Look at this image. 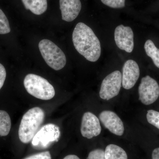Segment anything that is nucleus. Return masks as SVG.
Instances as JSON below:
<instances>
[{
  "mask_svg": "<svg viewBox=\"0 0 159 159\" xmlns=\"http://www.w3.org/2000/svg\"><path fill=\"white\" fill-rule=\"evenodd\" d=\"M75 49L91 62H96L101 55L100 41L94 31L84 23L80 22L74 28L72 36Z\"/></svg>",
  "mask_w": 159,
  "mask_h": 159,
  "instance_id": "nucleus-1",
  "label": "nucleus"
},
{
  "mask_svg": "<svg viewBox=\"0 0 159 159\" xmlns=\"http://www.w3.org/2000/svg\"><path fill=\"white\" fill-rule=\"evenodd\" d=\"M44 118V112L39 107L30 109L25 113L19 129L20 141L25 144L31 142L43 122Z\"/></svg>",
  "mask_w": 159,
  "mask_h": 159,
  "instance_id": "nucleus-2",
  "label": "nucleus"
},
{
  "mask_svg": "<svg viewBox=\"0 0 159 159\" xmlns=\"http://www.w3.org/2000/svg\"><path fill=\"white\" fill-rule=\"evenodd\" d=\"M24 86L29 94L42 100H50L55 96L54 88L48 80L34 74L26 75Z\"/></svg>",
  "mask_w": 159,
  "mask_h": 159,
  "instance_id": "nucleus-3",
  "label": "nucleus"
},
{
  "mask_svg": "<svg viewBox=\"0 0 159 159\" xmlns=\"http://www.w3.org/2000/svg\"><path fill=\"white\" fill-rule=\"evenodd\" d=\"M40 52L45 61L55 70H59L66 63L65 54L55 44L48 39H44L39 44Z\"/></svg>",
  "mask_w": 159,
  "mask_h": 159,
  "instance_id": "nucleus-4",
  "label": "nucleus"
},
{
  "mask_svg": "<svg viewBox=\"0 0 159 159\" xmlns=\"http://www.w3.org/2000/svg\"><path fill=\"white\" fill-rule=\"evenodd\" d=\"M60 130L58 126L54 124L43 125L32 140L33 146L38 148H47L54 142H57L60 137Z\"/></svg>",
  "mask_w": 159,
  "mask_h": 159,
  "instance_id": "nucleus-5",
  "label": "nucleus"
},
{
  "mask_svg": "<svg viewBox=\"0 0 159 159\" xmlns=\"http://www.w3.org/2000/svg\"><path fill=\"white\" fill-rule=\"evenodd\" d=\"M122 83V74L119 71H114L102 80L99 91L102 99L109 100L119 94Z\"/></svg>",
  "mask_w": 159,
  "mask_h": 159,
  "instance_id": "nucleus-6",
  "label": "nucleus"
},
{
  "mask_svg": "<svg viewBox=\"0 0 159 159\" xmlns=\"http://www.w3.org/2000/svg\"><path fill=\"white\" fill-rule=\"evenodd\" d=\"M139 99L143 104L150 105L159 97V85L155 80L149 76L143 77L139 88Z\"/></svg>",
  "mask_w": 159,
  "mask_h": 159,
  "instance_id": "nucleus-7",
  "label": "nucleus"
},
{
  "mask_svg": "<svg viewBox=\"0 0 159 159\" xmlns=\"http://www.w3.org/2000/svg\"><path fill=\"white\" fill-rule=\"evenodd\" d=\"M117 47L127 53H131L134 48V35L132 29L128 26L120 25L116 28L114 33Z\"/></svg>",
  "mask_w": 159,
  "mask_h": 159,
  "instance_id": "nucleus-8",
  "label": "nucleus"
},
{
  "mask_svg": "<svg viewBox=\"0 0 159 159\" xmlns=\"http://www.w3.org/2000/svg\"><path fill=\"white\" fill-rule=\"evenodd\" d=\"M80 132L82 136L88 139L99 135L101 132L99 119L90 112L84 113L82 117Z\"/></svg>",
  "mask_w": 159,
  "mask_h": 159,
  "instance_id": "nucleus-9",
  "label": "nucleus"
},
{
  "mask_svg": "<svg viewBox=\"0 0 159 159\" xmlns=\"http://www.w3.org/2000/svg\"><path fill=\"white\" fill-rule=\"evenodd\" d=\"M99 119L102 124L114 134L122 136L124 134L123 122L116 114L111 111H102L99 114Z\"/></svg>",
  "mask_w": 159,
  "mask_h": 159,
  "instance_id": "nucleus-10",
  "label": "nucleus"
},
{
  "mask_svg": "<svg viewBox=\"0 0 159 159\" xmlns=\"http://www.w3.org/2000/svg\"><path fill=\"white\" fill-rule=\"evenodd\" d=\"M140 76V69L138 63L133 60H128L122 68V83L123 88L130 89L136 83Z\"/></svg>",
  "mask_w": 159,
  "mask_h": 159,
  "instance_id": "nucleus-11",
  "label": "nucleus"
},
{
  "mask_svg": "<svg viewBox=\"0 0 159 159\" xmlns=\"http://www.w3.org/2000/svg\"><path fill=\"white\" fill-rule=\"evenodd\" d=\"M62 19L67 22L74 21L81 9L80 0H59Z\"/></svg>",
  "mask_w": 159,
  "mask_h": 159,
  "instance_id": "nucleus-12",
  "label": "nucleus"
},
{
  "mask_svg": "<svg viewBox=\"0 0 159 159\" xmlns=\"http://www.w3.org/2000/svg\"><path fill=\"white\" fill-rule=\"evenodd\" d=\"M27 10L33 14L40 15L44 13L48 9L47 0H21Z\"/></svg>",
  "mask_w": 159,
  "mask_h": 159,
  "instance_id": "nucleus-13",
  "label": "nucleus"
},
{
  "mask_svg": "<svg viewBox=\"0 0 159 159\" xmlns=\"http://www.w3.org/2000/svg\"><path fill=\"white\" fill-rule=\"evenodd\" d=\"M104 152L106 159H128L125 151L118 145H109L107 146Z\"/></svg>",
  "mask_w": 159,
  "mask_h": 159,
  "instance_id": "nucleus-14",
  "label": "nucleus"
},
{
  "mask_svg": "<svg viewBox=\"0 0 159 159\" xmlns=\"http://www.w3.org/2000/svg\"><path fill=\"white\" fill-rule=\"evenodd\" d=\"M11 127V119L9 114L6 111L0 110V136L8 135Z\"/></svg>",
  "mask_w": 159,
  "mask_h": 159,
  "instance_id": "nucleus-15",
  "label": "nucleus"
},
{
  "mask_svg": "<svg viewBox=\"0 0 159 159\" xmlns=\"http://www.w3.org/2000/svg\"><path fill=\"white\" fill-rule=\"evenodd\" d=\"M144 48L147 55L151 58L155 65L159 68V49L150 39L146 41Z\"/></svg>",
  "mask_w": 159,
  "mask_h": 159,
  "instance_id": "nucleus-16",
  "label": "nucleus"
},
{
  "mask_svg": "<svg viewBox=\"0 0 159 159\" xmlns=\"http://www.w3.org/2000/svg\"><path fill=\"white\" fill-rule=\"evenodd\" d=\"M10 31L9 20L2 10L0 9V34H8Z\"/></svg>",
  "mask_w": 159,
  "mask_h": 159,
  "instance_id": "nucleus-17",
  "label": "nucleus"
},
{
  "mask_svg": "<svg viewBox=\"0 0 159 159\" xmlns=\"http://www.w3.org/2000/svg\"><path fill=\"white\" fill-rule=\"evenodd\" d=\"M146 118L148 123L159 129V112L149 110L147 111Z\"/></svg>",
  "mask_w": 159,
  "mask_h": 159,
  "instance_id": "nucleus-18",
  "label": "nucleus"
},
{
  "mask_svg": "<svg viewBox=\"0 0 159 159\" xmlns=\"http://www.w3.org/2000/svg\"><path fill=\"white\" fill-rule=\"evenodd\" d=\"M101 1L104 5L114 9H121L125 6V0H101Z\"/></svg>",
  "mask_w": 159,
  "mask_h": 159,
  "instance_id": "nucleus-19",
  "label": "nucleus"
},
{
  "mask_svg": "<svg viewBox=\"0 0 159 159\" xmlns=\"http://www.w3.org/2000/svg\"><path fill=\"white\" fill-rule=\"evenodd\" d=\"M87 159H106L105 152L101 149H96L89 153Z\"/></svg>",
  "mask_w": 159,
  "mask_h": 159,
  "instance_id": "nucleus-20",
  "label": "nucleus"
},
{
  "mask_svg": "<svg viewBox=\"0 0 159 159\" xmlns=\"http://www.w3.org/2000/svg\"><path fill=\"white\" fill-rule=\"evenodd\" d=\"M24 159H51L50 152L46 151L32 155Z\"/></svg>",
  "mask_w": 159,
  "mask_h": 159,
  "instance_id": "nucleus-21",
  "label": "nucleus"
},
{
  "mask_svg": "<svg viewBox=\"0 0 159 159\" xmlns=\"http://www.w3.org/2000/svg\"><path fill=\"white\" fill-rule=\"evenodd\" d=\"M6 77V69L4 66L0 63V89L2 88Z\"/></svg>",
  "mask_w": 159,
  "mask_h": 159,
  "instance_id": "nucleus-22",
  "label": "nucleus"
},
{
  "mask_svg": "<svg viewBox=\"0 0 159 159\" xmlns=\"http://www.w3.org/2000/svg\"><path fill=\"white\" fill-rule=\"evenodd\" d=\"M152 159H159V147L155 148L152 151Z\"/></svg>",
  "mask_w": 159,
  "mask_h": 159,
  "instance_id": "nucleus-23",
  "label": "nucleus"
},
{
  "mask_svg": "<svg viewBox=\"0 0 159 159\" xmlns=\"http://www.w3.org/2000/svg\"><path fill=\"white\" fill-rule=\"evenodd\" d=\"M63 159H80L79 157L75 155H69L67 156Z\"/></svg>",
  "mask_w": 159,
  "mask_h": 159,
  "instance_id": "nucleus-24",
  "label": "nucleus"
}]
</instances>
